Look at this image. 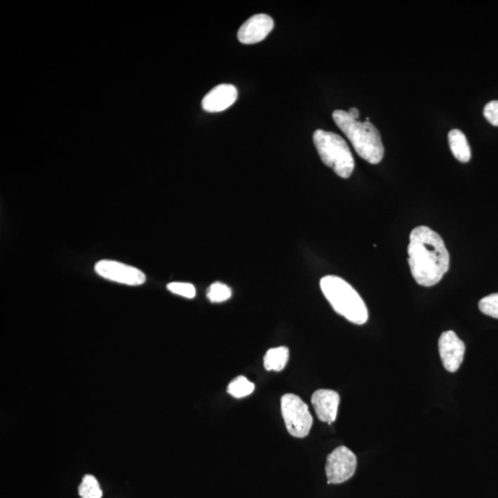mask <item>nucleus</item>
<instances>
[{
  "label": "nucleus",
  "instance_id": "15",
  "mask_svg": "<svg viewBox=\"0 0 498 498\" xmlns=\"http://www.w3.org/2000/svg\"><path fill=\"white\" fill-rule=\"evenodd\" d=\"M255 385L245 377L239 376L228 386L227 392L236 398H244L254 391Z\"/></svg>",
  "mask_w": 498,
  "mask_h": 498
},
{
  "label": "nucleus",
  "instance_id": "12",
  "mask_svg": "<svg viewBox=\"0 0 498 498\" xmlns=\"http://www.w3.org/2000/svg\"><path fill=\"white\" fill-rule=\"evenodd\" d=\"M448 142L454 157L462 163H468L471 160V152L468 140L462 131L452 130L448 133Z\"/></svg>",
  "mask_w": 498,
  "mask_h": 498
},
{
  "label": "nucleus",
  "instance_id": "17",
  "mask_svg": "<svg viewBox=\"0 0 498 498\" xmlns=\"http://www.w3.org/2000/svg\"><path fill=\"white\" fill-rule=\"evenodd\" d=\"M479 309L483 314L498 318V294L488 295L479 302Z\"/></svg>",
  "mask_w": 498,
  "mask_h": 498
},
{
  "label": "nucleus",
  "instance_id": "9",
  "mask_svg": "<svg viewBox=\"0 0 498 498\" xmlns=\"http://www.w3.org/2000/svg\"><path fill=\"white\" fill-rule=\"evenodd\" d=\"M274 27L271 17L267 14L252 16L240 27L237 37L245 45L260 43L264 40Z\"/></svg>",
  "mask_w": 498,
  "mask_h": 498
},
{
  "label": "nucleus",
  "instance_id": "3",
  "mask_svg": "<svg viewBox=\"0 0 498 498\" xmlns=\"http://www.w3.org/2000/svg\"><path fill=\"white\" fill-rule=\"evenodd\" d=\"M322 292L339 315L356 325L365 324L368 310L358 292L346 281L328 275L321 280Z\"/></svg>",
  "mask_w": 498,
  "mask_h": 498
},
{
  "label": "nucleus",
  "instance_id": "6",
  "mask_svg": "<svg viewBox=\"0 0 498 498\" xmlns=\"http://www.w3.org/2000/svg\"><path fill=\"white\" fill-rule=\"evenodd\" d=\"M357 467V459L353 451L346 447L335 448L328 456L326 476L328 483L339 485L354 476Z\"/></svg>",
  "mask_w": 498,
  "mask_h": 498
},
{
  "label": "nucleus",
  "instance_id": "8",
  "mask_svg": "<svg viewBox=\"0 0 498 498\" xmlns=\"http://www.w3.org/2000/svg\"><path fill=\"white\" fill-rule=\"evenodd\" d=\"M439 354L446 370L454 373L464 362L465 344L452 330L441 334L438 341Z\"/></svg>",
  "mask_w": 498,
  "mask_h": 498
},
{
  "label": "nucleus",
  "instance_id": "4",
  "mask_svg": "<svg viewBox=\"0 0 498 498\" xmlns=\"http://www.w3.org/2000/svg\"><path fill=\"white\" fill-rule=\"evenodd\" d=\"M322 162L333 169L339 177H351L354 160L346 142L341 136L329 131L316 130L313 136Z\"/></svg>",
  "mask_w": 498,
  "mask_h": 498
},
{
  "label": "nucleus",
  "instance_id": "16",
  "mask_svg": "<svg viewBox=\"0 0 498 498\" xmlns=\"http://www.w3.org/2000/svg\"><path fill=\"white\" fill-rule=\"evenodd\" d=\"M232 297V290L227 284L217 282L213 283L207 291V297L212 303H222Z\"/></svg>",
  "mask_w": 498,
  "mask_h": 498
},
{
  "label": "nucleus",
  "instance_id": "13",
  "mask_svg": "<svg viewBox=\"0 0 498 498\" xmlns=\"http://www.w3.org/2000/svg\"><path fill=\"white\" fill-rule=\"evenodd\" d=\"M289 360V349L284 346L271 348L264 357L266 370L280 372L285 368Z\"/></svg>",
  "mask_w": 498,
  "mask_h": 498
},
{
  "label": "nucleus",
  "instance_id": "20",
  "mask_svg": "<svg viewBox=\"0 0 498 498\" xmlns=\"http://www.w3.org/2000/svg\"><path fill=\"white\" fill-rule=\"evenodd\" d=\"M349 115H350L353 119L358 120L360 113L358 109L356 107H351L350 110L348 111Z\"/></svg>",
  "mask_w": 498,
  "mask_h": 498
},
{
  "label": "nucleus",
  "instance_id": "11",
  "mask_svg": "<svg viewBox=\"0 0 498 498\" xmlns=\"http://www.w3.org/2000/svg\"><path fill=\"white\" fill-rule=\"evenodd\" d=\"M311 403L321 422L332 424L338 415L339 396L332 389H318L312 395Z\"/></svg>",
  "mask_w": 498,
  "mask_h": 498
},
{
  "label": "nucleus",
  "instance_id": "18",
  "mask_svg": "<svg viewBox=\"0 0 498 498\" xmlns=\"http://www.w3.org/2000/svg\"><path fill=\"white\" fill-rule=\"evenodd\" d=\"M167 289L173 294L180 295V297L189 299L196 297V288L191 283H171L167 285Z\"/></svg>",
  "mask_w": 498,
  "mask_h": 498
},
{
  "label": "nucleus",
  "instance_id": "5",
  "mask_svg": "<svg viewBox=\"0 0 498 498\" xmlns=\"http://www.w3.org/2000/svg\"><path fill=\"white\" fill-rule=\"evenodd\" d=\"M282 415L290 435L297 438L309 436L313 424V417L309 407L300 397L295 394L283 395L281 400Z\"/></svg>",
  "mask_w": 498,
  "mask_h": 498
},
{
  "label": "nucleus",
  "instance_id": "1",
  "mask_svg": "<svg viewBox=\"0 0 498 498\" xmlns=\"http://www.w3.org/2000/svg\"><path fill=\"white\" fill-rule=\"evenodd\" d=\"M450 253L442 237L421 225L410 234L408 262L412 277L422 286L436 285L450 269Z\"/></svg>",
  "mask_w": 498,
  "mask_h": 498
},
{
  "label": "nucleus",
  "instance_id": "7",
  "mask_svg": "<svg viewBox=\"0 0 498 498\" xmlns=\"http://www.w3.org/2000/svg\"><path fill=\"white\" fill-rule=\"evenodd\" d=\"M95 269L100 276L112 282L131 286L142 285L146 282L145 274L140 269L115 260H100Z\"/></svg>",
  "mask_w": 498,
  "mask_h": 498
},
{
  "label": "nucleus",
  "instance_id": "14",
  "mask_svg": "<svg viewBox=\"0 0 498 498\" xmlns=\"http://www.w3.org/2000/svg\"><path fill=\"white\" fill-rule=\"evenodd\" d=\"M79 496L81 498H102V491L98 480L92 474H86L79 486Z\"/></svg>",
  "mask_w": 498,
  "mask_h": 498
},
{
  "label": "nucleus",
  "instance_id": "10",
  "mask_svg": "<svg viewBox=\"0 0 498 498\" xmlns=\"http://www.w3.org/2000/svg\"><path fill=\"white\" fill-rule=\"evenodd\" d=\"M237 96H238V92L234 85H217L202 100V108L209 113L222 112L234 104Z\"/></svg>",
  "mask_w": 498,
  "mask_h": 498
},
{
  "label": "nucleus",
  "instance_id": "2",
  "mask_svg": "<svg viewBox=\"0 0 498 498\" xmlns=\"http://www.w3.org/2000/svg\"><path fill=\"white\" fill-rule=\"evenodd\" d=\"M332 117L360 157L372 165L382 162L384 157L382 136L372 123L359 121L342 110L334 111Z\"/></svg>",
  "mask_w": 498,
  "mask_h": 498
},
{
  "label": "nucleus",
  "instance_id": "19",
  "mask_svg": "<svg viewBox=\"0 0 498 498\" xmlns=\"http://www.w3.org/2000/svg\"><path fill=\"white\" fill-rule=\"evenodd\" d=\"M483 115L492 125L498 127V101H492L485 105Z\"/></svg>",
  "mask_w": 498,
  "mask_h": 498
}]
</instances>
